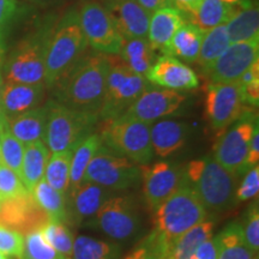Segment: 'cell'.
I'll return each instance as SVG.
<instances>
[{"label": "cell", "instance_id": "cell-35", "mask_svg": "<svg viewBox=\"0 0 259 259\" xmlns=\"http://www.w3.org/2000/svg\"><path fill=\"white\" fill-rule=\"evenodd\" d=\"M72 150L53 153L48 158L44 179L47 181L54 190L61 194H66L70 186V164Z\"/></svg>", "mask_w": 259, "mask_h": 259}, {"label": "cell", "instance_id": "cell-57", "mask_svg": "<svg viewBox=\"0 0 259 259\" xmlns=\"http://www.w3.org/2000/svg\"><path fill=\"white\" fill-rule=\"evenodd\" d=\"M114 2H120V0H114Z\"/></svg>", "mask_w": 259, "mask_h": 259}, {"label": "cell", "instance_id": "cell-8", "mask_svg": "<svg viewBox=\"0 0 259 259\" xmlns=\"http://www.w3.org/2000/svg\"><path fill=\"white\" fill-rule=\"evenodd\" d=\"M142 179L141 164L101 145L90 161L82 181H89L108 191H122L138 185Z\"/></svg>", "mask_w": 259, "mask_h": 259}, {"label": "cell", "instance_id": "cell-48", "mask_svg": "<svg viewBox=\"0 0 259 259\" xmlns=\"http://www.w3.org/2000/svg\"><path fill=\"white\" fill-rule=\"evenodd\" d=\"M259 162V130L258 125L255 126L253 136H252L250 148H248L247 157L244 163V168H242V173H246L247 170H250L251 168L254 166H258Z\"/></svg>", "mask_w": 259, "mask_h": 259}, {"label": "cell", "instance_id": "cell-36", "mask_svg": "<svg viewBox=\"0 0 259 259\" xmlns=\"http://www.w3.org/2000/svg\"><path fill=\"white\" fill-rule=\"evenodd\" d=\"M44 238L57 252L65 258L71 259L73 248V235L65 223L48 221L41 228Z\"/></svg>", "mask_w": 259, "mask_h": 259}, {"label": "cell", "instance_id": "cell-6", "mask_svg": "<svg viewBox=\"0 0 259 259\" xmlns=\"http://www.w3.org/2000/svg\"><path fill=\"white\" fill-rule=\"evenodd\" d=\"M109 71L99 118L111 120L124 114L148 88V80L131 70L119 57L108 56Z\"/></svg>", "mask_w": 259, "mask_h": 259}, {"label": "cell", "instance_id": "cell-15", "mask_svg": "<svg viewBox=\"0 0 259 259\" xmlns=\"http://www.w3.org/2000/svg\"><path fill=\"white\" fill-rule=\"evenodd\" d=\"M141 169L145 202L153 210L169 198L185 181L183 168L169 162L161 161L151 166L144 164Z\"/></svg>", "mask_w": 259, "mask_h": 259}, {"label": "cell", "instance_id": "cell-51", "mask_svg": "<svg viewBox=\"0 0 259 259\" xmlns=\"http://www.w3.org/2000/svg\"><path fill=\"white\" fill-rule=\"evenodd\" d=\"M200 2L202 0H171L174 8L181 12H186L189 15L198 6Z\"/></svg>", "mask_w": 259, "mask_h": 259}, {"label": "cell", "instance_id": "cell-50", "mask_svg": "<svg viewBox=\"0 0 259 259\" xmlns=\"http://www.w3.org/2000/svg\"><path fill=\"white\" fill-rule=\"evenodd\" d=\"M142 8L147 10L149 14H154L157 10L163 8H174L171 0H136Z\"/></svg>", "mask_w": 259, "mask_h": 259}, {"label": "cell", "instance_id": "cell-4", "mask_svg": "<svg viewBox=\"0 0 259 259\" xmlns=\"http://www.w3.org/2000/svg\"><path fill=\"white\" fill-rule=\"evenodd\" d=\"M206 216L208 211L184 181L169 198L154 209L153 233L170 248L179 236L205 221Z\"/></svg>", "mask_w": 259, "mask_h": 259}, {"label": "cell", "instance_id": "cell-22", "mask_svg": "<svg viewBox=\"0 0 259 259\" xmlns=\"http://www.w3.org/2000/svg\"><path fill=\"white\" fill-rule=\"evenodd\" d=\"M186 22L181 11L176 8H163L151 14L148 41L154 51L164 53L178 28Z\"/></svg>", "mask_w": 259, "mask_h": 259}, {"label": "cell", "instance_id": "cell-37", "mask_svg": "<svg viewBox=\"0 0 259 259\" xmlns=\"http://www.w3.org/2000/svg\"><path fill=\"white\" fill-rule=\"evenodd\" d=\"M0 155L2 162L21 178L22 162L24 155V144H22L10 132L9 125L0 132Z\"/></svg>", "mask_w": 259, "mask_h": 259}, {"label": "cell", "instance_id": "cell-46", "mask_svg": "<svg viewBox=\"0 0 259 259\" xmlns=\"http://www.w3.org/2000/svg\"><path fill=\"white\" fill-rule=\"evenodd\" d=\"M16 6H17L16 0H0V65L3 63V54H4L2 44L3 31L14 17Z\"/></svg>", "mask_w": 259, "mask_h": 259}, {"label": "cell", "instance_id": "cell-55", "mask_svg": "<svg viewBox=\"0 0 259 259\" xmlns=\"http://www.w3.org/2000/svg\"><path fill=\"white\" fill-rule=\"evenodd\" d=\"M0 259H8V258H6L4 254H2V253H0Z\"/></svg>", "mask_w": 259, "mask_h": 259}, {"label": "cell", "instance_id": "cell-44", "mask_svg": "<svg viewBox=\"0 0 259 259\" xmlns=\"http://www.w3.org/2000/svg\"><path fill=\"white\" fill-rule=\"evenodd\" d=\"M259 192V167L254 166L246 171V176L235 191V200L246 202L258 196Z\"/></svg>", "mask_w": 259, "mask_h": 259}, {"label": "cell", "instance_id": "cell-27", "mask_svg": "<svg viewBox=\"0 0 259 259\" xmlns=\"http://www.w3.org/2000/svg\"><path fill=\"white\" fill-rule=\"evenodd\" d=\"M204 31L191 22H184L173 35L168 47L164 51V56L177 57L187 61L194 63L198 58L200 45H202Z\"/></svg>", "mask_w": 259, "mask_h": 259}, {"label": "cell", "instance_id": "cell-41", "mask_svg": "<svg viewBox=\"0 0 259 259\" xmlns=\"http://www.w3.org/2000/svg\"><path fill=\"white\" fill-rule=\"evenodd\" d=\"M28 193L21 178L14 170L0 163V199L6 200Z\"/></svg>", "mask_w": 259, "mask_h": 259}, {"label": "cell", "instance_id": "cell-26", "mask_svg": "<svg viewBox=\"0 0 259 259\" xmlns=\"http://www.w3.org/2000/svg\"><path fill=\"white\" fill-rule=\"evenodd\" d=\"M239 6L240 4H228L223 0H202L190 14L191 23L205 32L228 23L238 11Z\"/></svg>", "mask_w": 259, "mask_h": 259}, {"label": "cell", "instance_id": "cell-21", "mask_svg": "<svg viewBox=\"0 0 259 259\" xmlns=\"http://www.w3.org/2000/svg\"><path fill=\"white\" fill-rule=\"evenodd\" d=\"M119 32L125 38H148L151 15L136 0L115 2L109 10Z\"/></svg>", "mask_w": 259, "mask_h": 259}, {"label": "cell", "instance_id": "cell-53", "mask_svg": "<svg viewBox=\"0 0 259 259\" xmlns=\"http://www.w3.org/2000/svg\"><path fill=\"white\" fill-rule=\"evenodd\" d=\"M223 2L228 3V4H241V3L248 2V0H223Z\"/></svg>", "mask_w": 259, "mask_h": 259}, {"label": "cell", "instance_id": "cell-17", "mask_svg": "<svg viewBox=\"0 0 259 259\" xmlns=\"http://www.w3.org/2000/svg\"><path fill=\"white\" fill-rule=\"evenodd\" d=\"M185 101L186 96L176 90L147 88L124 114L150 125L176 113Z\"/></svg>", "mask_w": 259, "mask_h": 259}, {"label": "cell", "instance_id": "cell-40", "mask_svg": "<svg viewBox=\"0 0 259 259\" xmlns=\"http://www.w3.org/2000/svg\"><path fill=\"white\" fill-rule=\"evenodd\" d=\"M242 103L257 107L259 102V60L242 73L238 82Z\"/></svg>", "mask_w": 259, "mask_h": 259}, {"label": "cell", "instance_id": "cell-23", "mask_svg": "<svg viewBox=\"0 0 259 259\" xmlns=\"http://www.w3.org/2000/svg\"><path fill=\"white\" fill-rule=\"evenodd\" d=\"M189 127L185 122L162 120L150 127L153 151L158 157H168L185 144Z\"/></svg>", "mask_w": 259, "mask_h": 259}, {"label": "cell", "instance_id": "cell-19", "mask_svg": "<svg viewBox=\"0 0 259 259\" xmlns=\"http://www.w3.org/2000/svg\"><path fill=\"white\" fill-rule=\"evenodd\" d=\"M109 192L111 191L89 181H82L78 186L71 189L67 212L70 211L72 222L80 225L92 221L106 200L112 197Z\"/></svg>", "mask_w": 259, "mask_h": 259}, {"label": "cell", "instance_id": "cell-16", "mask_svg": "<svg viewBox=\"0 0 259 259\" xmlns=\"http://www.w3.org/2000/svg\"><path fill=\"white\" fill-rule=\"evenodd\" d=\"M48 221L46 212L37 205L30 192L0 203V225L22 235L41 229Z\"/></svg>", "mask_w": 259, "mask_h": 259}, {"label": "cell", "instance_id": "cell-32", "mask_svg": "<svg viewBox=\"0 0 259 259\" xmlns=\"http://www.w3.org/2000/svg\"><path fill=\"white\" fill-rule=\"evenodd\" d=\"M32 198L37 205L46 212L50 221L65 223L67 221V205L65 194L54 190L45 179H42L31 191Z\"/></svg>", "mask_w": 259, "mask_h": 259}, {"label": "cell", "instance_id": "cell-9", "mask_svg": "<svg viewBox=\"0 0 259 259\" xmlns=\"http://www.w3.org/2000/svg\"><path fill=\"white\" fill-rule=\"evenodd\" d=\"M89 223L113 240L134 239L142 227L137 200L131 196L109 197Z\"/></svg>", "mask_w": 259, "mask_h": 259}, {"label": "cell", "instance_id": "cell-58", "mask_svg": "<svg viewBox=\"0 0 259 259\" xmlns=\"http://www.w3.org/2000/svg\"><path fill=\"white\" fill-rule=\"evenodd\" d=\"M0 203H2V199H0Z\"/></svg>", "mask_w": 259, "mask_h": 259}, {"label": "cell", "instance_id": "cell-3", "mask_svg": "<svg viewBox=\"0 0 259 259\" xmlns=\"http://www.w3.org/2000/svg\"><path fill=\"white\" fill-rule=\"evenodd\" d=\"M185 183L193 190L206 211L221 212L235 202L236 179L213 157L191 161L184 169Z\"/></svg>", "mask_w": 259, "mask_h": 259}, {"label": "cell", "instance_id": "cell-12", "mask_svg": "<svg viewBox=\"0 0 259 259\" xmlns=\"http://www.w3.org/2000/svg\"><path fill=\"white\" fill-rule=\"evenodd\" d=\"M257 125L252 115H241L216 145L213 158L232 176L242 174L252 136Z\"/></svg>", "mask_w": 259, "mask_h": 259}, {"label": "cell", "instance_id": "cell-31", "mask_svg": "<svg viewBox=\"0 0 259 259\" xmlns=\"http://www.w3.org/2000/svg\"><path fill=\"white\" fill-rule=\"evenodd\" d=\"M102 144L101 136L90 134L73 148L70 164V190L82 183L87 167Z\"/></svg>", "mask_w": 259, "mask_h": 259}, {"label": "cell", "instance_id": "cell-49", "mask_svg": "<svg viewBox=\"0 0 259 259\" xmlns=\"http://www.w3.org/2000/svg\"><path fill=\"white\" fill-rule=\"evenodd\" d=\"M219 246L215 238L209 239L197 248L191 259H218Z\"/></svg>", "mask_w": 259, "mask_h": 259}, {"label": "cell", "instance_id": "cell-42", "mask_svg": "<svg viewBox=\"0 0 259 259\" xmlns=\"http://www.w3.org/2000/svg\"><path fill=\"white\" fill-rule=\"evenodd\" d=\"M23 245L24 235L0 225V253L4 254L5 257L21 259Z\"/></svg>", "mask_w": 259, "mask_h": 259}, {"label": "cell", "instance_id": "cell-10", "mask_svg": "<svg viewBox=\"0 0 259 259\" xmlns=\"http://www.w3.org/2000/svg\"><path fill=\"white\" fill-rule=\"evenodd\" d=\"M51 31L19 42L5 64L8 82L45 84V54Z\"/></svg>", "mask_w": 259, "mask_h": 259}, {"label": "cell", "instance_id": "cell-47", "mask_svg": "<svg viewBox=\"0 0 259 259\" xmlns=\"http://www.w3.org/2000/svg\"><path fill=\"white\" fill-rule=\"evenodd\" d=\"M218 259H254V253L247 245L242 244L233 247L219 248Z\"/></svg>", "mask_w": 259, "mask_h": 259}, {"label": "cell", "instance_id": "cell-34", "mask_svg": "<svg viewBox=\"0 0 259 259\" xmlns=\"http://www.w3.org/2000/svg\"><path fill=\"white\" fill-rule=\"evenodd\" d=\"M120 252V246L114 242L80 235L74 239L71 259H119Z\"/></svg>", "mask_w": 259, "mask_h": 259}, {"label": "cell", "instance_id": "cell-5", "mask_svg": "<svg viewBox=\"0 0 259 259\" xmlns=\"http://www.w3.org/2000/svg\"><path fill=\"white\" fill-rule=\"evenodd\" d=\"M100 136L103 145L109 150L141 166L148 164L153 158L150 126L138 119L122 114L115 119L105 120Z\"/></svg>", "mask_w": 259, "mask_h": 259}, {"label": "cell", "instance_id": "cell-14", "mask_svg": "<svg viewBox=\"0 0 259 259\" xmlns=\"http://www.w3.org/2000/svg\"><path fill=\"white\" fill-rule=\"evenodd\" d=\"M259 38L231 44L208 73L210 84L236 83L248 67L259 60Z\"/></svg>", "mask_w": 259, "mask_h": 259}, {"label": "cell", "instance_id": "cell-54", "mask_svg": "<svg viewBox=\"0 0 259 259\" xmlns=\"http://www.w3.org/2000/svg\"><path fill=\"white\" fill-rule=\"evenodd\" d=\"M29 2L38 3V4H47V3H52L54 2V0H29Z\"/></svg>", "mask_w": 259, "mask_h": 259}, {"label": "cell", "instance_id": "cell-11", "mask_svg": "<svg viewBox=\"0 0 259 259\" xmlns=\"http://www.w3.org/2000/svg\"><path fill=\"white\" fill-rule=\"evenodd\" d=\"M82 30L89 46L102 54L116 56L122 36L107 9L94 2L85 3L78 12Z\"/></svg>", "mask_w": 259, "mask_h": 259}, {"label": "cell", "instance_id": "cell-13", "mask_svg": "<svg viewBox=\"0 0 259 259\" xmlns=\"http://www.w3.org/2000/svg\"><path fill=\"white\" fill-rule=\"evenodd\" d=\"M244 112L238 83L209 84L205 97V116L215 131H225Z\"/></svg>", "mask_w": 259, "mask_h": 259}, {"label": "cell", "instance_id": "cell-2", "mask_svg": "<svg viewBox=\"0 0 259 259\" xmlns=\"http://www.w3.org/2000/svg\"><path fill=\"white\" fill-rule=\"evenodd\" d=\"M88 41L78 12L71 10L52 29L45 54V85L53 87L84 57Z\"/></svg>", "mask_w": 259, "mask_h": 259}, {"label": "cell", "instance_id": "cell-56", "mask_svg": "<svg viewBox=\"0 0 259 259\" xmlns=\"http://www.w3.org/2000/svg\"><path fill=\"white\" fill-rule=\"evenodd\" d=\"M0 163H3V162H2V155H0Z\"/></svg>", "mask_w": 259, "mask_h": 259}, {"label": "cell", "instance_id": "cell-29", "mask_svg": "<svg viewBox=\"0 0 259 259\" xmlns=\"http://www.w3.org/2000/svg\"><path fill=\"white\" fill-rule=\"evenodd\" d=\"M118 54L130 69L144 77L147 76L149 69L156 59L155 51L151 48L148 38L122 37Z\"/></svg>", "mask_w": 259, "mask_h": 259}, {"label": "cell", "instance_id": "cell-28", "mask_svg": "<svg viewBox=\"0 0 259 259\" xmlns=\"http://www.w3.org/2000/svg\"><path fill=\"white\" fill-rule=\"evenodd\" d=\"M48 158L50 150L45 142H35L24 145L21 180L28 192H31L32 189L44 179Z\"/></svg>", "mask_w": 259, "mask_h": 259}, {"label": "cell", "instance_id": "cell-39", "mask_svg": "<svg viewBox=\"0 0 259 259\" xmlns=\"http://www.w3.org/2000/svg\"><path fill=\"white\" fill-rule=\"evenodd\" d=\"M168 251L167 244L151 232L124 259H166Z\"/></svg>", "mask_w": 259, "mask_h": 259}, {"label": "cell", "instance_id": "cell-33", "mask_svg": "<svg viewBox=\"0 0 259 259\" xmlns=\"http://www.w3.org/2000/svg\"><path fill=\"white\" fill-rule=\"evenodd\" d=\"M229 45H231V41L227 34L226 24L210 29L204 32L196 63L199 65L204 72L208 73L215 61L219 59Z\"/></svg>", "mask_w": 259, "mask_h": 259}, {"label": "cell", "instance_id": "cell-52", "mask_svg": "<svg viewBox=\"0 0 259 259\" xmlns=\"http://www.w3.org/2000/svg\"><path fill=\"white\" fill-rule=\"evenodd\" d=\"M2 77H0V132L3 131L5 127H8V119L5 118L4 112H3V106H2Z\"/></svg>", "mask_w": 259, "mask_h": 259}, {"label": "cell", "instance_id": "cell-7", "mask_svg": "<svg viewBox=\"0 0 259 259\" xmlns=\"http://www.w3.org/2000/svg\"><path fill=\"white\" fill-rule=\"evenodd\" d=\"M47 107L45 144L52 154L73 149L92 134L93 126L99 119L95 114L74 111L59 102H52Z\"/></svg>", "mask_w": 259, "mask_h": 259}, {"label": "cell", "instance_id": "cell-18", "mask_svg": "<svg viewBox=\"0 0 259 259\" xmlns=\"http://www.w3.org/2000/svg\"><path fill=\"white\" fill-rule=\"evenodd\" d=\"M145 78L155 85L176 92L196 89L199 85L196 72L179 59L170 56H162L155 59Z\"/></svg>", "mask_w": 259, "mask_h": 259}, {"label": "cell", "instance_id": "cell-24", "mask_svg": "<svg viewBox=\"0 0 259 259\" xmlns=\"http://www.w3.org/2000/svg\"><path fill=\"white\" fill-rule=\"evenodd\" d=\"M48 107H36L8 120L9 130L22 144L45 142Z\"/></svg>", "mask_w": 259, "mask_h": 259}, {"label": "cell", "instance_id": "cell-1", "mask_svg": "<svg viewBox=\"0 0 259 259\" xmlns=\"http://www.w3.org/2000/svg\"><path fill=\"white\" fill-rule=\"evenodd\" d=\"M108 71V54L83 57L54 84L58 87V102L99 116Z\"/></svg>", "mask_w": 259, "mask_h": 259}, {"label": "cell", "instance_id": "cell-45", "mask_svg": "<svg viewBox=\"0 0 259 259\" xmlns=\"http://www.w3.org/2000/svg\"><path fill=\"white\" fill-rule=\"evenodd\" d=\"M215 240L218 242L219 248L233 247V246L245 244L244 228H242V225L239 222L231 223V225L227 226L220 234L216 235Z\"/></svg>", "mask_w": 259, "mask_h": 259}, {"label": "cell", "instance_id": "cell-25", "mask_svg": "<svg viewBox=\"0 0 259 259\" xmlns=\"http://www.w3.org/2000/svg\"><path fill=\"white\" fill-rule=\"evenodd\" d=\"M226 29L231 44L259 38L258 6L251 0L241 3L235 15L226 24Z\"/></svg>", "mask_w": 259, "mask_h": 259}, {"label": "cell", "instance_id": "cell-38", "mask_svg": "<svg viewBox=\"0 0 259 259\" xmlns=\"http://www.w3.org/2000/svg\"><path fill=\"white\" fill-rule=\"evenodd\" d=\"M21 259H67L54 250L44 238L41 229L24 235Z\"/></svg>", "mask_w": 259, "mask_h": 259}, {"label": "cell", "instance_id": "cell-43", "mask_svg": "<svg viewBox=\"0 0 259 259\" xmlns=\"http://www.w3.org/2000/svg\"><path fill=\"white\" fill-rule=\"evenodd\" d=\"M242 228H244L245 244L254 254H257L259 250V212L257 202L252 204L251 208L248 209Z\"/></svg>", "mask_w": 259, "mask_h": 259}, {"label": "cell", "instance_id": "cell-20", "mask_svg": "<svg viewBox=\"0 0 259 259\" xmlns=\"http://www.w3.org/2000/svg\"><path fill=\"white\" fill-rule=\"evenodd\" d=\"M45 97V84L6 82L2 87V106L5 118H15L38 107Z\"/></svg>", "mask_w": 259, "mask_h": 259}, {"label": "cell", "instance_id": "cell-30", "mask_svg": "<svg viewBox=\"0 0 259 259\" xmlns=\"http://www.w3.org/2000/svg\"><path fill=\"white\" fill-rule=\"evenodd\" d=\"M212 221H204L179 236L170 246L166 259H191L203 242L211 239Z\"/></svg>", "mask_w": 259, "mask_h": 259}]
</instances>
